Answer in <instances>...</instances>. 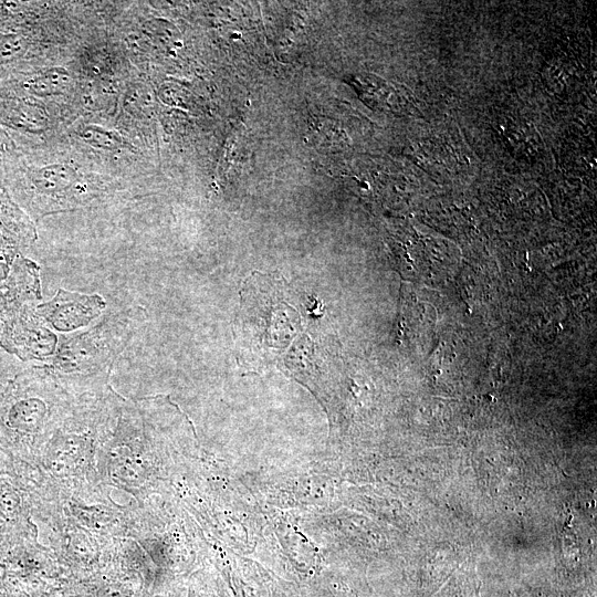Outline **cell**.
Segmentation results:
<instances>
[{"mask_svg": "<svg viewBox=\"0 0 597 597\" xmlns=\"http://www.w3.org/2000/svg\"><path fill=\"white\" fill-rule=\"evenodd\" d=\"M75 395L45 366L20 374L0 402V430L28 444H44L71 412Z\"/></svg>", "mask_w": 597, "mask_h": 597, "instance_id": "1", "label": "cell"}, {"mask_svg": "<svg viewBox=\"0 0 597 597\" xmlns=\"http://www.w3.org/2000/svg\"><path fill=\"white\" fill-rule=\"evenodd\" d=\"M130 336L128 322L104 317L86 331L61 334L53 358L44 366L75 395L102 388Z\"/></svg>", "mask_w": 597, "mask_h": 597, "instance_id": "2", "label": "cell"}, {"mask_svg": "<svg viewBox=\"0 0 597 597\" xmlns=\"http://www.w3.org/2000/svg\"><path fill=\"white\" fill-rule=\"evenodd\" d=\"M0 345L23 360L49 364L57 336L40 317L35 304H27L0 323Z\"/></svg>", "mask_w": 597, "mask_h": 597, "instance_id": "3", "label": "cell"}, {"mask_svg": "<svg viewBox=\"0 0 597 597\" xmlns=\"http://www.w3.org/2000/svg\"><path fill=\"white\" fill-rule=\"evenodd\" d=\"M105 308L106 302L100 294L72 292L62 287L50 301L35 305L43 322L62 334L88 326Z\"/></svg>", "mask_w": 597, "mask_h": 597, "instance_id": "4", "label": "cell"}, {"mask_svg": "<svg viewBox=\"0 0 597 597\" xmlns=\"http://www.w3.org/2000/svg\"><path fill=\"white\" fill-rule=\"evenodd\" d=\"M41 295L40 269L18 255L7 280L0 283V323L27 304H35Z\"/></svg>", "mask_w": 597, "mask_h": 597, "instance_id": "5", "label": "cell"}, {"mask_svg": "<svg viewBox=\"0 0 597 597\" xmlns=\"http://www.w3.org/2000/svg\"><path fill=\"white\" fill-rule=\"evenodd\" d=\"M34 229L20 210L0 196V252L18 251L34 238Z\"/></svg>", "mask_w": 597, "mask_h": 597, "instance_id": "6", "label": "cell"}, {"mask_svg": "<svg viewBox=\"0 0 597 597\" xmlns=\"http://www.w3.org/2000/svg\"><path fill=\"white\" fill-rule=\"evenodd\" d=\"M30 179L38 195L51 199L52 202H61L70 195L77 180V174L70 166L56 164L31 174Z\"/></svg>", "mask_w": 597, "mask_h": 597, "instance_id": "7", "label": "cell"}, {"mask_svg": "<svg viewBox=\"0 0 597 597\" xmlns=\"http://www.w3.org/2000/svg\"><path fill=\"white\" fill-rule=\"evenodd\" d=\"M69 81L70 75L65 70L50 69L32 77L25 86L35 94H52L64 88Z\"/></svg>", "mask_w": 597, "mask_h": 597, "instance_id": "8", "label": "cell"}, {"mask_svg": "<svg viewBox=\"0 0 597 597\" xmlns=\"http://www.w3.org/2000/svg\"><path fill=\"white\" fill-rule=\"evenodd\" d=\"M80 135L86 143L104 149H115L123 144L118 136L95 126L84 128Z\"/></svg>", "mask_w": 597, "mask_h": 597, "instance_id": "9", "label": "cell"}, {"mask_svg": "<svg viewBox=\"0 0 597 597\" xmlns=\"http://www.w3.org/2000/svg\"><path fill=\"white\" fill-rule=\"evenodd\" d=\"M2 530H3V522L0 520V534L2 533Z\"/></svg>", "mask_w": 597, "mask_h": 597, "instance_id": "10", "label": "cell"}]
</instances>
